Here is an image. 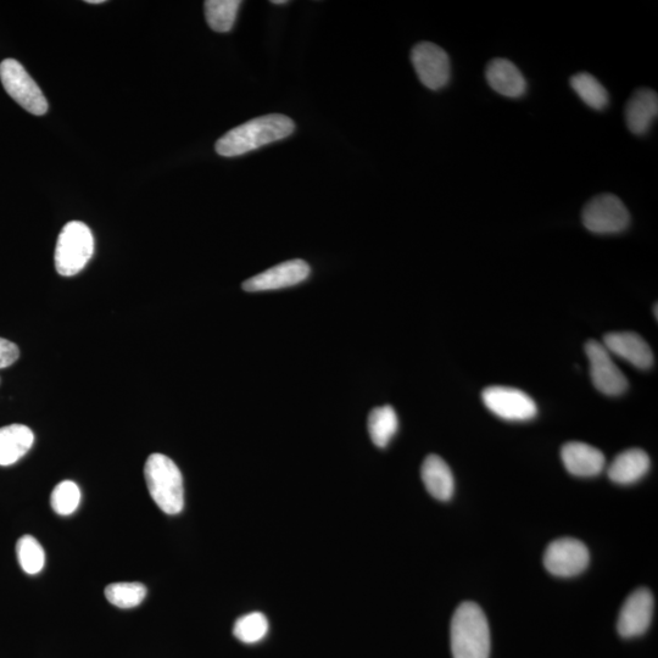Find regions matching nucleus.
Instances as JSON below:
<instances>
[{
  "instance_id": "f257e3e1",
  "label": "nucleus",
  "mask_w": 658,
  "mask_h": 658,
  "mask_svg": "<svg viewBox=\"0 0 658 658\" xmlns=\"http://www.w3.org/2000/svg\"><path fill=\"white\" fill-rule=\"evenodd\" d=\"M294 121L286 115L270 114L233 128L216 143V152L225 158L244 155L293 135Z\"/></svg>"
},
{
  "instance_id": "0eeeda50",
  "label": "nucleus",
  "mask_w": 658,
  "mask_h": 658,
  "mask_svg": "<svg viewBox=\"0 0 658 658\" xmlns=\"http://www.w3.org/2000/svg\"><path fill=\"white\" fill-rule=\"evenodd\" d=\"M482 399L487 409L507 421H529L538 414V406L520 389L493 386L483 390Z\"/></svg>"
},
{
  "instance_id": "423d86ee",
  "label": "nucleus",
  "mask_w": 658,
  "mask_h": 658,
  "mask_svg": "<svg viewBox=\"0 0 658 658\" xmlns=\"http://www.w3.org/2000/svg\"><path fill=\"white\" fill-rule=\"evenodd\" d=\"M0 80L9 96L29 113L42 116L48 111V102L41 88L27 74L24 66L14 59L0 64Z\"/></svg>"
},
{
  "instance_id": "412c9836",
  "label": "nucleus",
  "mask_w": 658,
  "mask_h": 658,
  "mask_svg": "<svg viewBox=\"0 0 658 658\" xmlns=\"http://www.w3.org/2000/svg\"><path fill=\"white\" fill-rule=\"evenodd\" d=\"M571 87L585 104L594 110H604L609 107L610 96L601 82L589 72H579L571 77Z\"/></svg>"
},
{
  "instance_id": "ddd939ff",
  "label": "nucleus",
  "mask_w": 658,
  "mask_h": 658,
  "mask_svg": "<svg viewBox=\"0 0 658 658\" xmlns=\"http://www.w3.org/2000/svg\"><path fill=\"white\" fill-rule=\"evenodd\" d=\"M604 347L629 364L648 370L654 364V353L643 337L634 332H613L604 337Z\"/></svg>"
},
{
  "instance_id": "6e6552de",
  "label": "nucleus",
  "mask_w": 658,
  "mask_h": 658,
  "mask_svg": "<svg viewBox=\"0 0 658 658\" xmlns=\"http://www.w3.org/2000/svg\"><path fill=\"white\" fill-rule=\"evenodd\" d=\"M411 61L420 81L432 91L446 86L451 77L448 53L432 42H421L412 48Z\"/></svg>"
},
{
  "instance_id": "6ab92c4d",
  "label": "nucleus",
  "mask_w": 658,
  "mask_h": 658,
  "mask_svg": "<svg viewBox=\"0 0 658 658\" xmlns=\"http://www.w3.org/2000/svg\"><path fill=\"white\" fill-rule=\"evenodd\" d=\"M35 442V434L24 425L0 428V466L16 464L29 453Z\"/></svg>"
},
{
  "instance_id": "9b49d317",
  "label": "nucleus",
  "mask_w": 658,
  "mask_h": 658,
  "mask_svg": "<svg viewBox=\"0 0 658 658\" xmlns=\"http://www.w3.org/2000/svg\"><path fill=\"white\" fill-rule=\"evenodd\" d=\"M654 596L645 588L635 590L624 602L617 629L623 638L638 637L650 627L654 616Z\"/></svg>"
},
{
  "instance_id": "cd10ccee",
  "label": "nucleus",
  "mask_w": 658,
  "mask_h": 658,
  "mask_svg": "<svg viewBox=\"0 0 658 658\" xmlns=\"http://www.w3.org/2000/svg\"><path fill=\"white\" fill-rule=\"evenodd\" d=\"M88 4H103L105 3V0H87Z\"/></svg>"
},
{
  "instance_id": "a211bd4d",
  "label": "nucleus",
  "mask_w": 658,
  "mask_h": 658,
  "mask_svg": "<svg viewBox=\"0 0 658 658\" xmlns=\"http://www.w3.org/2000/svg\"><path fill=\"white\" fill-rule=\"evenodd\" d=\"M651 462L648 454L641 449L623 451L609 467V477L617 484L638 482L648 473Z\"/></svg>"
},
{
  "instance_id": "b1692460",
  "label": "nucleus",
  "mask_w": 658,
  "mask_h": 658,
  "mask_svg": "<svg viewBox=\"0 0 658 658\" xmlns=\"http://www.w3.org/2000/svg\"><path fill=\"white\" fill-rule=\"evenodd\" d=\"M16 554L22 570L27 574H37L43 570L46 552L32 535H24L18 540Z\"/></svg>"
},
{
  "instance_id": "393cba45",
  "label": "nucleus",
  "mask_w": 658,
  "mask_h": 658,
  "mask_svg": "<svg viewBox=\"0 0 658 658\" xmlns=\"http://www.w3.org/2000/svg\"><path fill=\"white\" fill-rule=\"evenodd\" d=\"M269 632V621L260 612L249 613L234 624L233 634L244 644H256Z\"/></svg>"
},
{
  "instance_id": "4468645a",
  "label": "nucleus",
  "mask_w": 658,
  "mask_h": 658,
  "mask_svg": "<svg viewBox=\"0 0 658 658\" xmlns=\"http://www.w3.org/2000/svg\"><path fill=\"white\" fill-rule=\"evenodd\" d=\"M658 115V96L650 88H640L628 99L624 108L629 131L633 135L643 136L649 132Z\"/></svg>"
},
{
  "instance_id": "f3484780",
  "label": "nucleus",
  "mask_w": 658,
  "mask_h": 658,
  "mask_svg": "<svg viewBox=\"0 0 658 658\" xmlns=\"http://www.w3.org/2000/svg\"><path fill=\"white\" fill-rule=\"evenodd\" d=\"M422 481L428 493L440 501L453 498L455 482L450 467L438 455H429L421 468Z\"/></svg>"
},
{
  "instance_id": "bb28decb",
  "label": "nucleus",
  "mask_w": 658,
  "mask_h": 658,
  "mask_svg": "<svg viewBox=\"0 0 658 658\" xmlns=\"http://www.w3.org/2000/svg\"><path fill=\"white\" fill-rule=\"evenodd\" d=\"M20 350L18 345L10 340L0 338V370L7 368L19 359Z\"/></svg>"
},
{
  "instance_id": "f03ea898",
  "label": "nucleus",
  "mask_w": 658,
  "mask_h": 658,
  "mask_svg": "<svg viewBox=\"0 0 658 658\" xmlns=\"http://www.w3.org/2000/svg\"><path fill=\"white\" fill-rule=\"evenodd\" d=\"M450 639L454 658H489V624L475 602H462L457 607L451 620Z\"/></svg>"
},
{
  "instance_id": "c756f323",
  "label": "nucleus",
  "mask_w": 658,
  "mask_h": 658,
  "mask_svg": "<svg viewBox=\"0 0 658 658\" xmlns=\"http://www.w3.org/2000/svg\"><path fill=\"white\" fill-rule=\"evenodd\" d=\"M654 309H655V310H654V311H655V317H656V319H657V317H658V315H657V304H655V308H654Z\"/></svg>"
},
{
  "instance_id": "aec40b11",
  "label": "nucleus",
  "mask_w": 658,
  "mask_h": 658,
  "mask_svg": "<svg viewBox=\"0 0 658 658\" xmlns=\"http://www.w3.org/2000/svg\"><path fill=\"white\" fill-rule=\"evenodd\" d=\"M367 425L373 444L378 448H386L398 432L397 412L390 405L376 407L368 416Z\"/></svg>"
},
{
  "instance_id": "f8f14e48",
  "label": "nucleus",
  "mask_w": 658,
  "mask_h": 658,
  "mask_svg": "<svg viewBox=\"0 0 658 658\" xmlns=\"http://www.w3.org/2000/svg\"><path fill=\"white\" fill-rule=\"evenodd\" d=\"M310 272V266L304 260H289L249 278L243 283V289L245 292H266L297 286L309 277Z\"/></svg>"
},
{
  "instance_id": "2eb2a0df",
  "label": "nucleus",
  "mask_w": 658,
  "mask_h": 658,
  "mask_svg": "<svg viewBox=\"0 0 658 658\" xmlns=\"http://www.w3.org/2000/svg\"><path fill=\"white\" fill-rule=\"evenodd\" d=\"M489 86L501 96L517 99L527 92V81L520 69L512 61L496 58L489 61L485 69Z\"/></svg>"
},
{
  "instance_id": "39448f33",
  "label": "nucleus",
  "mask_w": 658,
  "mask_h": 658,
  "mask_svg": "<svg viewBox=\"0 0 658 658\" xmlns=\"http://www.w3.org/2000/svg\"><path fill=\"white\" fill-rule=\"evenodd\" d=\"M582 221L588 231L616 234L626 231L632 221L627 206L615 194L596 195L585 204Z\"/></svg>"
},
{
  "instance_id": "a878e982",
  "label": "nucleus",
  "mask_w": 658,
  "mask_h": 658,
  "mask_svg": "<svg viewBox=\"0 0 658 658\" xmlns=\"http://www.w3.org/2000/svg\"><path fill=\"white\" fill-rule=\"evenodd\" d=\"M50 503H52L53 510L58 515H72L80 506L81 490L75 482H61L54 488Z\"/></svg>"
},
{
  "instance_id": "c85d7f7f",
  "label": "nucleus",
  "mask_w": 658,
  "mask_h": 658,
  "mask_svg": "<svg viewBox=\"0 0 658 658\" xmlns=\"http://www.w3.org/2000/svg\"><path fill=\"white\" fill-rule=\"evenodd\" d=\"M271 3L281 5V4H287L288 2H286V0H272Z\"/></svg>"
},
{
  "instance_id": "dca6fc26",
  "label": "nucleus",
  "mask_w": 658,
  "mask_h": 658,
  "mask_svg": "<svg viewBox=\"0 0 658 658\" xmlns=\"http://www.w3.org/2000/svg\"><path fill=\"white\" fill-rule=\"evenodd\" d=\"M561 457L566 470L577 477L600 475L606 462L605 455L599 449L581 442L563 445Z\"/></svg>"
},
{
  "instance_id": "5701e85b",
  "label": "nucleus",
  "mask_w": 658,
  "mask_h": 658,
  "mask_svg": "<svg viewBox=\"0 0 658 658\" xmlns=\"http://www.w3.org/2000/svg\"><path fill=\"white\" fill-rule=\"evenodd\" d=\"M105 596L120 609H133L146 599L147 588L141 583H114L105 588Z\"/></svg>"
},
{
  "instance_id": "1a4fd4ad",
  "label": "nucleus",
  "mask_w": 658,
  "mask_h": 658,
  "mask_svg": "<svg viewBox=\"0 0 658 658\" xmlns=\"http://www.w3.org/2000/svg\"><path fill=\"white\" fill-rule=\"evenodd\" d=\"M585 353L590 362L591 381L596 389L609 397H618L628 389L627 377L612 361L610 351L598 340H589Z\"/></svg>"
},
{
  "instance_id": "4be33fe9",
  "label": "nucleus",
  "mask_w": 658,
  "mask_h": 658,
  "mask_svg": "<svg viewBox=\"0 0 658 658\" xmlns=\"http://www.w3.org/2000/svg\"><path fill=\"white\" fill-rule=\"evenodd\" d=\"M241 5L242 2L239 0H208L205 2V16L210 29L220 33L230 32L236 22Z\"/></svg>"
},
{
  "instance_id": "20e7f679",
  "label": "nucleus",
  "mask_w": 658,
  "mask_h": 658,
  "mask_svg": "<svg viewBox=\"0 0 658 658\" xmlns=\"http://www.w3.org/2000/svg\"><path fill=\"white\" fill-rule=\"evenodd\" d=\"M94 253V238L89 227L71 221L61 230L55 248V269L59 275L71 277L85 269Z\"/></svg>"
},
{
  "instance_id": "7ed1b4c3",
  "label": "nucleus",
  "mask_w": 658,
  "mask_h": 658,
  "mask_svg": "<svg viewBox=\"0 0 658 658\" xmlns=\"http://www.w3.org/2000/svg\"><path fill=\"white\" fill-rule=\"evenodd\" d=\"M144 476L150 496L167 515H177L183 510L184 488L180 468L163 454L148 457Z\"/></svg>"
},
{
  "instance_id": "9d476101",
  "label": "nucleus",
  "mask_w": 658,
  "mask_h": 658,
  "mask_svg": "<svg viewBox=\"0 0 658 658\" xmlns=\"http://www.w3.org/2000/svg\"><path fill=\"white\" fill-rule=\"evenodd\" d=\"M589 561L587 546L573 538L555 540L544 555L546 570L557 577L578 576L588 567Z\"/></svg>"
}]
</instances>
